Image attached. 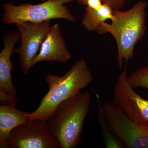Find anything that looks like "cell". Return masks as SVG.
<instances>
[{
	"instance_id": "obj_15",
	"label": "cell",
	"mask_w": 148,
	"mask_h": 148,
	"mask_svg": "<svg viewBox=\"0 0 148 148\" xmlns=\"http://www.w3.org/2000/svg\"><path fill=\"white\" fill-rule=\"evenodd\" d=\"M79 5L85 6L86 7L97 9L100 8L103 4L102 0H76Z\"/></svg>"
},
{
	"instance_id": "obj_14",
	"label": "cell",
	"mask_w": 148,
	"mask_h": 148,
	"mask_svg": "<svg viewBox=\"0 0 148 148\" xmlns=\"http://www.w3.org/2000/svg\"><path fill=\"white\" fill-rule=\"evenodd\" d=\"M127 80L130 85L134 89L143 87L148 89V65L127 76Z\"/></svg>"
},
{
	"instance_id": "obj_6",
	"label": "cell",
	"mask_w": 148,
	"mask_h": 148,
	"mask_svg": "<svg viewBox=\"0 0 148 148\" xmlns=\"http://www.w3.org/2000/svg\"><path fill=\"white\" fill-rule=\"evenodd\" d=\"M8 148H61L51 134L47 121L27 120L10 132L7 139Z\"/></svg>"
},
{
	"instance_id": "obj_10",
	"label": "cell",
	"mask_w": 148,
	"mask_h": 148,
	"mask_svg": "<svg viewBox=\"0 0 148 148\" xmlns=\"http://www.w3.org/2000/svg\"><path fill=\"white\" fill-rule=\"evenodd\" d=\"M3 48L0 53V92L16 96V88L12 82V72L13 65L11 57L14 46L20 40L18 31H12L5 34Z\"/></svg>"
},
{
	"instance_id": "obj_8",
	"label": "cell",
	"mask_w": 148,
	"mask_h": 148,
	"mask_svg": "<svg viewBox=\"0 0 148 148\" xmlns=\"http://www.w3.org/2000/svg\"><path fill=\"white\" fill-rule=\"evenodd\" d=\"M126 69L119 75L112 102L138 124L148 127V100L135 92L127 82Z\"/></svg>"
},
{
	"instance_id": "obj_2",
	"label": "cell",
	"mask_w": 148,
	"mask_h": 148,
	"mask_svg": "<svg viewBox=\"0 0 148 148\" xmlns=\"http://www.w3.org/2000/svg\"><path fill=\"white\" fill-rule=\"evenodd\" d=\"M91 99L89 92L81 91L59 104L48 119L51 134L61 148L77 147Z\"/></svg>"
},
{
	"instance_id": "obj_16",
	"label": "cell",
	"mask_w": 148,
	"mask_h": 148,
	"mask_svg": "<svg viewBox=\"0 0 148 148\" xmlns=\"http://www.w3.org/2000/svg\"><path fill=\"white\" fill-rule=\"evenodd\" d=\"M18 101V98L16 96H12L5 92H0L1 105L7 106L12 103H16Z\"/></svg>"
},
{
	"instance_id": "obj_11",
	"label": "cell",
	"mask_w": 148,
	"mask_h": 148,
	"mask_svg": "<svg viewBox=\"0 0 148 148\" xmlns=\"http://www.w3.org/2000/svg\"><path fill=\"white\" fill-rule=\"evenodd\" d=\"M16 103L0 106V148H8L7 139L14 128L28 120L27 114L29 112L19 110L16 108Z\"/></svg>"
},
{
	"instance_id": "obj_17",
	"label": "cell",
	"mask_w": 148,
	"mask_h": 148,
	"mask_svg": "<svg viewBox=\"0 0 148 148\" xmlns=\"http://www.w3.org/2000/svg\"><path fill=\"white\" fill-rule=\"evenodd\" d=\"M103 3L108 4L115 10H120L124 6L126 0H102Z\"/></svg>"
},
{
	"instance_id": "obj_5",
	"label": "cell",
	"mask_w": 148,
	"mask_h": 148,
	"mask_svg": "<svg viewBox=\"0 0 148 148\" xmlns=\"http://www.w3.org/2000/svg\"><path fill=\"white\" fill-rule=\"evenodd\" d=\"M102 106L110 130L125 147L148 148V127L132 120L112 101H106Z\"/></svg>"
},
{
	"instance_id": "obj_1",
	"label": "cell",
	"mask_w": 148,
	"mask_h": 148,
	"mask_svg": "<svg viewBox=\"0 0 148 148\" xmlns=\"http://www.w3.org/2000/svg\"><path fill=\"white\" fill-rule=\"evenodd\" d=\"M87 62L81 58L71 67L64 75L47 74L45 82L49 90L40 101L36 110L27 114L28 120H47L63 101L81 92L93 81Z\"/></svg>"
},
{
	"instance_id": "obj_7",
	"label": "cell",
	"mask_w": 148,
	"mask_h": 148,
	"mask_svg": "<svg viewBox=\"0 0 148 148\" xmlns=\"http://www.w3.org/2000/svg\"><path fill=\"white\" fill-rule=\"evenodd\" d=\"M20 36L21 45L14 52L18 55V61L23 73L27 75L32 67L33 60L51 27V20L39 23L26 22L15 24Z\"/></svg>"
},
{
	"instance_id": "obj_9",
	"label": "cell",
	"mask_w": 148,
	"mask_h": 148,
	"mask_svg": "<svg viewBox=\"0 0 148 148\" xmlns=\"http://www.w3.org/2000/svg\"><path fill=\"white\" fill-rule=\"evenodd\" d=\"M71 57L61 34L60 25L56 24L49 28L38 53L32 62V66L42 61L65 63Z\"/></svg>"
},
{
	"instance_id": "obj_12",
	"label": "cell",
	"mask_w": 148,
	"mask_h": 148,
	"mask_svg": "<svg viewBox=\"0 0 148 148\" xmlns=\"http://www.w3.org/2000/svg\"><path fill=\"white\" fill-rule=\"evenodd\" d=\"M114 9L108 4L103 3L97 9L86 7L81 19L82 24L88 32L101 34L102 24L107 20L112 21L114 19Z\"/></svg>"
},
{
	"instance_id": "obj_13",
	"label": "cell",
	"mask_w": 148,
	"mask_h": 148,
	"mask_svg": "<svg viewBox=\"0 0 148 148\" xmlns=\"http://www.w3.org/2000/svg\"><path fill=\"white\" fill-rule=\"evenodd\" d=\"M98 102V122L103 134V141L106 148H125L124 144L111 132L107 124L103 112L100 96L95 92Z\"/></svg>"
},
{
	"instance_id": "obj_4",
	"label": "cell",
	"mask_w": 148,
	"mask_h": 148,
	"mask_svg": "<svg viewBox=\"0 0 148 148\" xmlns=\"http://www.w3.org/2000/svg\"><path fill=\"white\" fill-rule=\"evenodd\" d=\"M75 0H47L37 4L29 3L16 5L12 3L3 5V23L11 25L26 22L39 23L53 19H64L75 22V16L66 4Z\"/></svg>"
},
{
	"instance_id": "obj_3",
	"label": "cell",
	"mask_w": 148,
	"mask_h": 148,
	"mask_svg": "<svg viewBox=\"0 0 148 148\" xmlns=\"http://www.w3.org/2000/svg\"><path fill=\"white\" fill-rule=\"evenodd\" d=\"M147 6V3L140 1L128 10H114V20L110 24L105 22L102 24L101 34L109 33L116 43L117 61L120 69L122 68L123 59L127 63L133 58L135 45L145 34Z\"/></svg>"
}]
</instances>
